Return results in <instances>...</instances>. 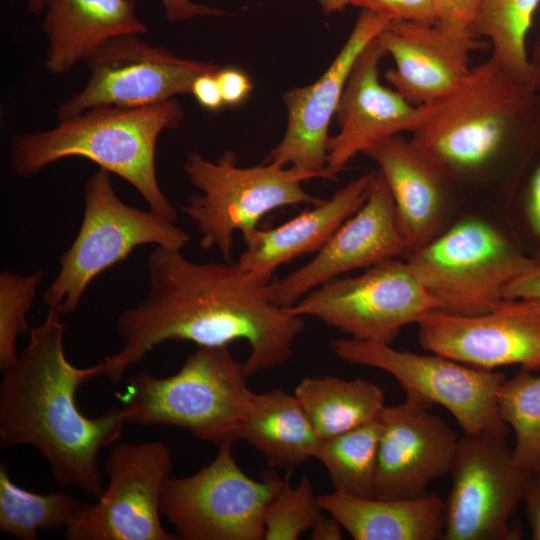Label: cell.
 I'll return each instance as SVG.
<instances>
[{
	"instance_id": "cell-1",
	"label": "cell",
	"mask_w": 540,
	"mask_h": 540,
	"mask_svg": "<svg viewBox=\"0 0 540 540\" xmlns=\"http://www.w3.org/2000/svg\"><path fill=\"white\" fill-rule=\"evenodd\" d=\"M148 291L123 310L115 327L122 347L104 358V377L123 380L130 367L167 341L221 347L244 340L248 374L277 368L293 354L303 317L288 313L238 262H194L181 250L156 246L147 260Z\"/></svg>"
},
{
	"instance_id": "cell-2",
	"label": "cell",
	"mask_w": 540,
	"mask_h": 540,
	"mask_svg": "<svg viewBox=\"0 0 540 540\" xmlns=\"http://www.w3.org/2000/svg\"><path fill=\"white\" fill-rule=\"evenodd\" d=\"M62 315L49 308L44 321L30 328L16 362L2 370L0 444L35 448L58 486L76 487L96 500L104 490L98 456L120 439L127 422L119 406L94 418L79 410L78 389L104 377V365L70 363Z\"/></svg>"
},
{
	"instance_id": "cell-3",
	"label": "cell",
	"mask_w": 540,
	"mask_h": 540,
	"mask_svg": "<svg viewBox=\"0 0 540 540\" xmlns=\"http://www.w3.org/2000/svg\"><path fill=\"white\" fill-rule=\"evenodd\" d=\"M410 140L447 179L506 171L515 192L540 150V92L493 58L433 104Z\"/></svg>"
},
{
	"instance_id": "cell-4",
	"label": "cell",
	"mask_w": 540,
	"mask_h": 540,
	"mask_svg": "<svg viewBox=\"0 0 540 540\" xmlns=\"http://www.w3.org/2000/svg\"><path fill=\"white\" fill-rule=\"evenodd\" d=\"M184 117L172 98L143 106H97L61 119L46 131L18 133L12 139L10 167L30 177L71 157L96 163L131 184L150 210L176 222L178 214L159 186L155 153L159 135L179 126Z\"/></svg>"
},
{
	"instance_id": "cell-5",
	"label": "cell",
	"mask_w": 540,
	"mask_h": 540,
	"mask_svg": "<svg viewBox=\"0 0 540 540\" xmlns=\"http://www.w3.org/2000/svg\"><path fill=\"white\" fill-rule=\"evenodd\" d=\"M249 376L228 346L198 347L168 377L142 371L127 378L117 397L127 424L173 426L217 446L234 445L253 395Z\"/></svg>"
},
{
	"instance_id": "cell-6",
	"label": "cell",
	"mask_w": 540,
	"mask_h": 540,
	"mask_svg": "<svg viewBox=\"0 0 540 540\" xmlns=\"http://www.w3.org/2000/svg\"><path fill=\"white\" fill-rule=\"evenodd\" d=\"M183 168L201 193L191 196L182 212L197 226L200 247L216 248L228 262L233 261L235 232L244 238L273 210L323 200L303 188V181L312 178L298 169L265 162L241 167L233 151L215 162L191 152Z\"/></svg>"
},
{
	"instance_id": "cell-7",
	"label": "cell",
	"mask_w": 540,
	"mask_h": 540,
	"mask_svg": "<svg viewBox=\"0 0 540 540\" xmlns=\"http://www.w3.org/2000/svg\"><path fill=\"white\" fill-rule=\"evenodd\" d=\"M190 236L174 222L123 202L110 172L99 168L85 183L84 211L78 233L59 257V271L42 294L48 308L62 314L77 310L89 284L138 247L153 244L182 250Z\"/></svg>"
},
{
	"instance_id": "cell-8",
	"label": "cell",
	"mask_w": 540,
	"mask_h": 540,
	"mask_svg": "<svg viewBox=\"0 0 540 540\" xmlns=\"http://www.w3.org/2000/svg\"><path fill=\"white\" fill-rule=\"evenodd\" d=\"M536 260L519 240L475 219L457 223L407 259L435 310L458 315L494 308L505 299L509 283Z\"/></svg>"
},
{
	"instance_id": "cell-9",
	"label": "cell",
	"mask_w": 540,
	"mask_h": 540,
	"mask_svg": "<svg viewBox=\"0 0 540 540\" xmlns=\"http://www.w3.org/2000/svg\"><path fill=\"white\" fill-rule=\"evenodd\" d=\"M233 444L196 473L166 481L161 514L185 540H262L264 516L284 480L267 472L249 477L236 462Z\"/></svg>"
},
{
	"instance_id": "cell-10",
	"label": "cell",
	"mask_w": 540,
	"mask_h": 540,
	"mask_svg": "<svg viewBox=\"0 0 540 540\" xmlns=\"http://www.w3.org/2000/svg\"><path fill=\"white\" fill-rule=\"evenodd\" d=\"M285 310L311 316L350 338L391 344L435 303L408 261H382L352 277H336Z\"/></svg>"
},
{
	"instance_id": "cell-11",
	"label": "cell",
	"mask_w": 540,
	"mask_h": 540,
	"mask_svg": "<svg viewBox=\"0 0 540 540\" xmlns=\"http://www.w3.org/2000/svg\"><path fill=\"white\" fill-rule=\"evenodd\" d=\"M341 360L383 370L404 389L432 405L448 410L464 433H489L507 437L501 419L498 390L507 378L502 372L465 365L441 355L401 351L390 344L340 338L330 341Z\"/></svg>"
},
{
	"instance_id": "cell-12",
	"label": "cell",
	"mask_w": 540,
	"mask_h": 540,
	"mask_svg": "<svg viewBox=\"0 0 540 540\" xmlns=\"http://www.w3.org/2000/svg\"><path fill=\"white\" fill-rule=\"evenodd\" d=\"M449 474L443 539L521 538L511 520L533 475L517 465L506 437L464 433Z\"/></svg>"
},
{
	"instance_id": "cell-13",
	"label": "cell",
	"mask_w": 540,
	"mask_h": 540,
	"mask_svg": "<svg viewBox=\"0 0 540 540\" xmlns=\"http://www.w3.org/2000/svg\"><path fill=\"white\" fill-rule=\"evenodd\" d=\"M173 459L161 440L121 443L104 463L108 484L64 530L68 540H176L161 523V497Z\"/></svg>"
},
{
	"instance_id": "cell-14",
	"label": "cell",
	"mask_w": 540,
	"mask_h": 540,
	"mask_svg": "<svg viewBox=\"0 0 540 540\" xmlns=\"http://www.w3.org/2000/svg\"><path fill=\"white\" fill-rule=\"evenodd\" d=\"M86 62L89 79L82 90L59 105V120L97 106H143L191 94L198 76L221 68L177 57L148 44L138 34L109 39Z\"/></svg>"
},
{
	"instance_id": "cell-15",
	"label": "cell",
	"mask_w": 540,
	"mask_h": 540,
	"mask_svg": "<svg viewBox=\"0 0 540 540\" xmlns=\"http://www.w3.org/2000/svg\"><path fill=\"white\" fill-rule=\"evenodd\" d=\"M416 324L421 346L434 354L484 370L540 369L538 299H504L475 315L430 310Z\"/></svg>"
},
{
	"instance_id": "cell-16",
	"label": "cell",
	"mask_w": 540,
	"mask_h": 540,
	"mask_svg": "<svg viewBox=\"0 0 540 540\" xmlns=\"http://www.w3.org/2000/svg\"><path fill=\"white\" fill-rule=\"evenodd\" d=\"M389 187L379 170L363 205L330 237L306 264L282 278L272 279L270 300L289 308L325 282L356 269L411 253Z\"/></svg>"
},
{
	"instance_id": "cell-17",
	"label": "cell",
	"mask_w": 540,
	"mask_h": 540,
	"mask_svg": "<svg viewBox=\"0 0 540 540\" xmlns=\"http://www.w3.org/2000/svg\"><path fill=\"white\" fill-rule=\"evenodd\" d=\"M390 22L368 10L358 19L327 70L315 82L283 95L287 125L263 162L294 167L311 178H326L329 126L352 68L362 51Z\"/></svg>"
},
{
	"instance_id": "cell-18",
	"label": "cell",
	"mask_w": 540,
	"mask_h": 540,
	"mask_svg": "<svg viewBox=\"0 0 540 540\" xmlns=\"http://www.w3.org/2000/svg\"><path fill=\"white\" fill-rule=\"evenodd\" d=\"M404 401L385 406L374 497L415 498L428 493L429 484L450 473L457 450V433L431 403L413 393Z\"/></svg>"
},
{
	"instance_id": "cell-19",
	"label": "cell",
	"mask_w": 540,
	"mask_h": 540,
	"mask_svg": "<svg viewBox=\"0 0 540 540\" xmlns=\"http://www.w3.org/2000/svg\"><path fill=\"white\" fill-rule=\"evenodd\" d=\"M386 55L376 37L352 68L335 114L338 131L328 141L327 179L375 144L412 133L432 112L434 103L416 106L380 82L379 65Z\"/></svg>"
},
{
	"instance_id": "cell-20",
	"label": "cell",
	"mask_w": 540,
	"mask_h": 540,
	"mask_svg": "<svg viewBox=\"0 0 540 540\" xmlns=\"http://www.w3.org/2000/svg\"><path fill=\"white\" fill-rule=\"evenodd\" d=\"M395 66L386 81L410 103L432 104L453 93L470 73L471 54L484 47L478 37H458L436 25L392 21L377 36Z\"/></svg>"
},
{
	"instance_id": "cell-21",
	"label": "cell",
	"mask_w": 540,
	"mask_h": 540,
	"mask_svg": "<svg viewBox=\"0 0 540 540\" xmlns=\"http://www.w3.org/2000/svg\"><path fill=\"white\" fill-rule=\"evenodd\" d=\"M374 178L375 173L363 174L292 219L274 228L255 229L243 238L245 249L238 264L260 282L269 283L280 266L318 252L363 205Z\"/></svg>"
},
{
	"instance_id": "cell-22",
	"label": "cell",
	"mask_w": 540,
	"mask_h": 540,
	"mask_svg": "<svg viewBox=\"0 0 540 540\" xmlns=\"http://www.w3.org/2000/svg\"><path fill=\"white\" fill-rule=\"evenodd\" d=\"M41 28L47 36L46 67L64 74L87 61L109 39L143 34L147 26L136 16L134 0H45Z\"/></svg>"
},
{
	"instance_id": "cell-23",
	"label": "cell",
	"mask_w": 540,
	"mask_h": 540,
	"mask_svg": "<svg viewBox=\"0 0 540 540\" xmlns=\"http://www.w3.org/2000/svg\"><path fill=\"white\" fill-rule=\"evenodd\" d=\"M363 155L378 165L412 251L431 241L441 223L447 179L402 135L375 144Z\"/></svg>"
},
{
	"instance_id": "cell-24",
	"label": "cell",
	"mask_w": 540,
	"mask_h": 540,
	"mask_svg": "<svg viewBox=\"0 0 540 540\" xmlns=\"http://www.w3.org/2000/svg\"><path fill=\"white\" fill-rule=\"evenodd\" d=\"M355 540L443 539L445 502L436 494L415 498L355 497L338 492L317 496Z\"/></svg>"
},
{
	"instance_id": "cell-25",
	"label": "cell",
	"mask_w": 540,
	"mask_h": 540,
	"mask_svg": "<svg viewBox=\"0 0 540 540\" xmlns=\"http://www.w3.org/2000/svg\"><path fill=\"white\" fill-rule=\"evenodd\" d=\"M242 440L261 453L270 466L290 471L314 458L322 439L296 396L272 389L253 392Z\"/></svg>"
},
{
	"instance_id": "cell-26",
	"label": "cell",
	"mask_w": 540,
	"mask_h": 540,
	"mask_svg": "<svg viewBox=\"0 0 540 540\" xmlns=\"http://www.w3.org/2000/svg\"><path fill=\"white\" fill-rule=\"evenodd\" d=\"M294 395L321 439L378 419L386 406L383 391L362 378L305 377Z\"/></svg>"
},
{
	"instance_id": "cell-27",
	"label": "cell",
	"mask_w": 540,
	"mask_h": 540,
	"mask_svg": "<svg viewBox=\"0 0 540 540\" xmlns=\"http://www.w3.org/2000/svg\"><path fill=\"white\" fill-rule=\"evenodd\" d=\"M540 0H483L475 23L477 37L486 38L493 58L517 81L540 88V70L527 51V37Z\"/></svg>"
},
{
	"instance_id": "cell-28",
	"label": "cell",
	"mask_w": 540,
	"mask_h": 540,
	"mask_svg": "<svg viewBox=\"0 0 540 540\" xmlns=\"http://www.w3.org/2000/svg\"><path fill=\"white\" fill-rule=\"evenodd\" d=\"M89 503L64 491L36 493L15 484L0 464V531L20 540H37L39 532L66 529Z\"/></svg>"
},
{
	"instance_id": "cell-29",
	"label": "cell",
	"mask_w": 540,
	"mask_h": 540,
	"mask_svg": "<svg viewBox=\"0 0 540 540\" xmlns=\"http://www.w3.org/2000/svg\"><path fill=\"white\" fill-rule=\"evenodd\" d=\"M381 430L378 418L320 441L314 458L326 468L334 492L374 497Z\"/></svg>"
},
{
	"instance_id": "cell-30",
	"label": "cell",
	"mask_w": 540,
	"mask_h": 540,
	"mask_svg": "<svg viewBox=\"0 0 540 540\" xmlns=\"http://www.w3.org/2000/svg\"><path fill=\"white\" fill-rule=\"evenodd\" d=\"M501 419L515 433L513 458L531 475L540 474V375L521 368L506 378L497 395Z\"/></svg>"
},
{
	"instance_id": "cell-31",
	"label": "cell",
	"mask_w": 540,
	"mask_h": 540,
	"mask_svg": "<svg viewBox=\"0 0 540 540\" xmlns=\"http://www.w3.org/2000/svg\"><path fill=\"white\" fill-rule=\"evenodd\" d=\"M323 515L310 477L304 474L292 487L287 476L266 509L264 539L296 540L303 532L311 530Z\"/></svg>"
},
{
	"instance_id": "cell-32",
	"label": "cell",
	"mask_w": 540,
	"mask_h": 540,
	"mask_svg": "<svg viewBox=\"0 0 540 540\" xmlns=\"http://www.w3.org/2000/svg\"><path fill=\"white\" fill-rule=\"evenodd\" d=\"M44 276L43 270L19 275L3 270L0 273V368L14 364L18 358L16 340L30 328L27 314Z\"/></svg>"
},
{
	"instance_id": "cell-33",
	"label": "cell",
	"mask_w": 540,
	"mask_h": 540,
	"mask_svg": "<svg viewBox=\"0 0 540 540\" xmlns=\"http://www.w3.org/2000/svg\"><path fill=\"white\" fill-rule=\"evenodd\" d=\"M523 241L530 256H540V150L528 166L515 192Z\"/></svg>"
},
{
	"instance_id": "cell-34",
	"label": "cell",
	"mask_w": 540,
	"mask_h": 540,
	"mask_svg": "<svg viewBox=\"0 0 540 540\" xmlns=\"http://www.w3.org/2000/svg\"><path fill=\"white\" fill-rule=\"evenodd\" d=\"M433 2L435 25L438 28L458 37H477L475 23L483 0H433Z\"/></svg>"
},
{
	"instance_id": "cell-35",
	"label": "cell",
	"mask_w": 540,
	"mask_h": 540,
	"mask_svg": "<svg viewBox=\"0 0 540 540\" xmlns=\"http://www.w3.org/2000/svg\"><path fill=\"white\" fill-rule=\"evenodd\" d=\"M350 5L374 12L389 22L410 21L435 25L433 0H351Z\"/></svg>"
},
{
	"instance_id": "cell-36",
	"label": "cell",
	"mask_w": 540,
	"mask_h": 540,
	"mask_svg": "<svg viewBox=\"0 0 540 540\" xmlns=\"http://www.w3.org/2000/svg\"><path fill=\"white\" fill-rule=\"evenodd\" d=\"M224 105L241 104L251 93L253 84L242 70L235 67L220 68L216 73Z\"/></svg>"
},
{
	"instance_id": "cell-37",
	"label": "cell",
	"mask_w": 540,
	"mask_h": 540,
	"mask_svg": "<svg viewBox=\"0 0 540 540\" xmlns=\"http://www.w3.org/2000/svg\"><path fill=\"white\" fill-rule=\"evenodd\" d=\"M166 18L171 22H181L196 17H218L226 12L191 0H161Z\"/></svg>"
},
{
	"instance_id": "cell-38",
	"label": "cell",
	"mask_w": 540,
	"mask_h": 540,
	"mask_svg": "<svg viewBox=\"0 0 540 540\" xmlns=\"http://www.w3.org/2000/svg\"><path fill=\"white\" fill-rule=\"evenodd\" d=\"M526 272L515 278L506 287L505 299L533 298L540 300V256Z\"/></svg>"
},
{
	"instance_id": "cell-39",
	"label": "cell",
	"mask_w": 540,
	"mask_h": 540,
	"mask_svg": "<svg viewBox=\"0 0 540 540\" xmlns=\"http://www.w3.org/2000/svg\"><path fill=\"white\" fill-rule=\"evenodd\" d=\"M191 94L205 109L215 111L224 105L216 73L198 76L193 82Z\"/></svg>"
},
{
	"instance_id": "cell-40",
	"label": "cell",
	"mask_w": 540,
	"mask_h": 540,
	"mask_svg": "<svg viewBox=\"0 0 540 540\" xmlns=\"http://www.w3.org/2000/svg\"><path fill=\"white\" fill-rule=\"evenodd\" d=\"M523 504L532 539L540 540V474L531 478Z\"/></svg>"
},
{
	"instance_id": "cell-41",
	"label": "cell",
	"mask_w": 540,
	"mask_h": 540,
	"mask_svg": "<svg viewBox=\"0 0 540 540\" xmlns=\"http://www.w3.org/2000/svg\"><path fill=\"white\" fill-rule=\"evenodd\" d=\"M341 524L331 515H323L311 529V540H340L342 539Z\"/></svg>"
},
{
	"instance_id": "cell-42",
	"label": "cell",
	"mask_w": 540,
	"mask_h": 540,
	"mask_svg": "<svg viewBox=\"0 0 540 540\" xmlns=\"http://www.w3.org/2000/svg\"><path fill=\"white\" fill-rule=\"evenodd\" d=\"M325 14L341 12L350 5L351 0H318Z\"/></svg>"
},
{
	"instance_id": "cell-43",
	"label": "cell",
	"mask_w": 540,
	"mask_h": 540,
	"mask_svg": "<svg viewBox=\"0 0 540 540\" xmlns=\"http://www.w3.org/2000/svg\"><path fill=\"white\" fill-rule=\"evenodd\" d=\"M28 8L31 13L40 15L46 8L45 0H28Z\"/></svg>"
},
{
	"instance_id": "cell-44",
	"label": "cell",
	"mask_w": 540,
	"mask_h": 540,
	"mask_svg": "<svg viewBox=\"0 0 540 540\" xmlns=\"http://www.w3.org/2000/svg\"><path fill=\"white\" fill-rule=\"evenodd\" d=\"M530 57L532 63L540 70V40L536 44Z\"/></svg>"
},
{
	"instance_id": "cell-45",
	"label": "cell",
	"mask_w": 540,
	"mask_h": 540,
	"mask_svg": "<svg viewBox=\"0 0 540 540\" xmlns=\"http://www.w3.org/2000/svg\"><path fill=\"white\" fill-rule=\"evenodd\" d=\"M539 92H540V88H539Z\"/></svg>"
}]
</instances>
